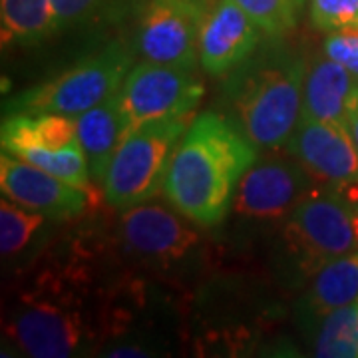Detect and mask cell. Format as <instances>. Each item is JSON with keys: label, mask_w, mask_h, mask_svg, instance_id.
Returning <instances> with one entry per match:
<instances>
[{"label": "cell", "mask_w": 358, "mask_h": 358, "mask_svg": "<svg viewBox=\"0 0 358 358\" xmlns=\"http://www.w3.org/2000/svg\"><path fill=\"white\" fill-rule=\"evenodd\" d=\"M129 308L115 293L96 289L88 271L74 263L38 268L10 308L6 333L24 355L66 358L115 336Z\"/></svg>", "instance_id": "cell-1"}, {"label": "cell", "mask_w": 358, "mask_h": 358, "mask_svg": "<svg viewBox=\"0 0 358 358\" xmlns=\"http://www.w3.org/2000/svg\"><path fill=\"white\" fill-rule=\"evenodd\" d=\"M257 150L235 120L215 112L195 114L173 152L162 193L192 223L215 227L227 217Z\"/></svg>", "instance_id": "cell-2"}, {"label": "cell", "mask_w": 358, "mask_h": 358, "mask_svg": "<svg viewBox=\"0 0 358 358\" xmlns=\"http://www.w3.org/2000/svg\"><path fill=\"white\" fill-rule=\"evenodd\" d=\"M307 66L299 52L271 44L229 74L227 96L235 122L257 148H287L301 122Z\"/></svg>", "instance_id": "cell-3"}, {"label": "cell", "mask_w": 358, "mask_h": 358, "mask_svg": "<svg viewBox=\"0 0 358 358\" xmlns=\"http://www.w3.org/2000/svg\"><path fill=\"white\" fill-rule=\"evenodd\" d=\"M131 66V52L122 42H112L84 56L58 76L22 90L6 103V114L78 117L117 94Z\"/></svg>", "instance_id": "cell-4"}, {"label": "cell", "mask_w": 358, "mask_h": 358, "mask_svg": "<svg viewBox=\"0 0 358 358\" xmlns=\"http://www.w3.org/2000/svg\"><path fill=\"white\" fill-rule=\"evenodd\" d=\"M193 115L155 120L126 134L102 181L110 207L126 211L164 192L173 152Z\"/></svg>", "instance_id": "cell-5"}, {"label": "cell", "mask_w": 358, "mask_h": 358, "mask_svg": "<svg viewBox=\"0 0 358 358\" xmlns=\"http://www.w3.org/2000/svg\"><path fill=\"white\" fill-rule=\"evenodd\" d=\"M2 152L94 192L88 162L78 140L76 117L60 114H6L0 129Z\"/></svg>", "instance_id": "cell-6"}, {"label": "cell", "mask_w": 358, "mask_h": 358, "mask_svg": "<svg viewBox=\"0 0 358 358\" xmlns=\"http://www.w3.org/2000/svg\"><path fill=\"white\" fill-rule=\"evenodd\" d=\"M285 243L307 273L358 249L352 211L341 195L315 187L285 219Z\"/></svg>", "instance_id": "cell-7"}, {"label": "cell", "mask_w": 358, "mask_h": 358, "mask_svg": "<svg viewBox=\"0 0 358 358\" xmlns=\"http://www.w3.org/2000/svg\"><path fill=\"white\" fill-rule=\"evenodd\" d=\"M203 92L195 68L152 60L131 66L120 88L126 134L148 122L195 114Z\"/></svg>", "instance_id": "cell-8"}, {"label": "cell", "mask_w": 358, "mask_h": 358, "mask_svg": "<svg viewBox=\"0 0 358 358\" xmlns=\"http://www.w3.org/2000/svg\"><path fill=\"white\" fill-rule=\"evenodd\" d=\"M317 187L341 195L346 203L358 201V150L348 129L331 122L301 120L287 143Z\"/></svg>", "instance_id": "cell-9"}, {"label": "cell", "mask_w": 358, "mask_h": 358, "mask_svg": "<svg viewBox=\"0 0 358 358\" xmlns=\"http://www.w3.org/2000/svg\"><path fill=\"white\" fill-rule=\"evenodd\" d=\"M207 0H145L138 22V50L152 62L195 68Z\"/></svg>", "instance_id": "cell-10"}, {"label": "cell", "mask_w": 358, "mask_h": 358, "mask_svg": "<svg viewBox=\"0 0 358 358\" xmlns=\"http://www.w3.org/2000/svg\"><path fill=\"white\" fill-rule=\"evenodd\" d=\"M317 187L293 155L259 159L247 171L233 197V213L249 221L287 219L303 197Z\"/></svg>", "instance_id": "cell-11"}, {"label": "cell", "mask_w": 358, "mask_h": 358, "mask_svg": "<svg viewBox=\"0 0 358 358\" xmlns=\"http://www.w3.org/2000/svg\"><path fill=\"white\" fill-rule=\"evenodd\" d=\"M0 189L4 197L54 221L84 215L94 195L6 152L0 155Z\"/></svg>", "instance_id": "cell-12"}, {"label": "cell", "mask_w": 358, "mask_h": 358, "mask_svg": "<svg viewBox=\"0 0 358 358\" xmlns=\"http://www.w3.org/2000/svg\"><path fill=\"white\" fill-rule=\"evenodd\" d=\"M263 36L261 26L235 0H207L199 64L211 76H229L259 50Z\"/></svg>", "instance_id": "cell-13"}, {"label": "cell", "mask_w": 358, "mask_h": 358, "mask_svg": "<svg viewBox=\"0 0 358 358\" xmlns=\"http://www.w3.org/2000/svg\"><path fill=\"white\" fill-rule=\"evenodd\" d=\"M120 213V237L124 245L134 255L155 263L179 261L199 241L195 223L178 209L145 201Z\"/></svg>", "instance_id": "cell-14"}, {"label": "cell", "mask_w": 358, "mask_h": 358, "mask_svg": "<svg viewBox=\"0 0 358 358\" xmlns=\"http://www.w3.org/2000/svg\"><path fill=\"white\" fill-rule=\"evenodd\" d=\"M357 106L358 76L324 54L307 66L301 120L331 122L346 128Z\"/></svg>", "instance_id": "cell-15"}, {"label": "cell", "mask_w": 358, "mask_h": 358, "mask_svg": "<svg viewBox=\"0 0 358 358\" xmlns=\"http://www.w3.org/2000/svg\"><path fill=\"white\" fill-rule=\"evenodd\" d=\"M78 140L88 162L90 178L94 185L102 187L108 166L114 157L115 150L126 138V120L120 102V92L98 103L88 112L76 117Z\"/></svg>", "instance_id": "cell-16"}, {"label": "cell", "mask_w": 358, "mask_h": 358, "mask_svg": "<svg viewBox=\"0 0 358 358\" xmlns=\"http://www.w3.org/2000/svg\"><path fill=\"white\" fill-rule=\"evenodd\" d=\"M303 303L317 319L331 310L358 303V249L320 265L310 275Z\"/></svg>", "instance_id": "cell-17"}, {"label": "cell", "mask_w": 358, "mask_h": 358, "mask_svg": "<svg viewBox=\"0 0 358 358\" xmlns=\"http://www.w3.org/2000/svg\"><path fill=\"white\" fill-rule=\"evenodd\" d=\"M58 32L52 0H2L0 36L2 46H32Z\"/></svg>", "instance_id": "cell-18"}, {"label": "cell", "mask_w": 358, "mask_h": 358, "mask_svg": "<svg viewBox=\"0 0 358 358\" xmlns=\"http://www.w3.org/2000/svg\"><path fill=\"white\" fill-rule=\"evenodd\" d=\"M313 348L320 358H358V303L322 315Z\"/></svg>", "instance_id": "cell-19"}, {"label": "cell", "mask_w": 358, "mask_h": 358, "mask_svg": "<svg viewBox=\"0 0 358 358\" xmlns=\"http://www.w3.org/2000/svg\"><path fill=\"white\" fill-rule=\"evenodd\" d=\"M48 217L18 205L8 197L0 201V253L13 257L34 241Z\"/></svg>", "instance_id": "cell-20"}, {"label": "cell", "mask_w": 358, "mask_h": 358, "mask_svg": "<svg viewBox=\"0 0 358 358\" xmlns=\"http://www.w3.org/2000/svg\"><path fill=\"white\" fill-rule=\"evenodd\" d=\"M235 2L271 38H279L282 34L291 32L305 6V0H235Z\"/></svg>", "instance_id": "cell-21"}, {"label": "cell", "mask_w": 358, "mask_h": 358, "mask_svg": "<svg viewBox=\"0 0 358 358\" xmlns=\"http://www.w3.org/2000/svg\"><path fill=\"white\" fill-rule=\"evenodd\" d=\"M58 32L103 18L128 0H52Z\"/></svg>", "instance_id": "cell-22"}, {"label": "cell", "mask_w": 358, "mask_h": 358, "mask_svg": "<svg viewBox=\"0 0 358 358\" xmlns=\"http://www.w3.org/2000/svg\"><path fill=\"white\" fill-rule=\"evenodd\" d=\"M310 22L324 34L358 30V0H310Z\"/></svg>", "instance_id": "cell-23"}, {"label": "cell", "mask_w": 358, "mask_h": 358, "mask_svg": "<svg viewBox=\"0 0 358 358\" xmlns=\"http://www.w3.org/2000/svg\"><path fill=\"white\" fill-rule=\"evenodd\" d=\"M322 54L358 76V30L329 32L322 40Z\"/></svg>", "instance_id": "cell-24"}, {"label": "cell", "mask_w": 358, "mask_h": 358, "mask_svg": "<svg viewBox=\"0 0 358 358\" xmlns=\"http://www.w3.org/2000/svg\"><path fill=\"white\" fill-rule=\"evenodd\" d=\"M346 129H348V134H350V138H352V141H355V145H357L358 150V106L355 108V112L350 114V117H348Z\"/></svg>", "instance_id": "cell-25"}, {"label": "cell", "mask_w": 358, "mask_h": 358, "mask_svg": "<svg viewBox=\"0 0 358 358\" xmlns=\"http://www.w3.org/2000/svg\"><path fill=\"white\" fill-rule=\"evenodd\" d=\"M350 211H352V223H355V231H357V239H358V201L350 205Z\"/></svg>", "instance_id": "cell-26"}]
</instances>
